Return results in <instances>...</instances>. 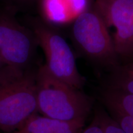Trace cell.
Segmentation results:
<instances>
[{
	"label": "cell",
	"instance_id": "1",
	"mask_svg": "<svg viewBox=\"0 0 133 133\" xmlns=\"http://www.w3.org/2000/svg\"><path fill=\"white\" fill-rule=\"evenodd\" d=\"M38 113L36 71L5 65L0 69V130L14 132Z\"/></svg>",
	"mask_w": 133,
	"mask_h": 133
},
{
	"label": "cell",
	"instance_id": "2",
	"mask_svg": "<svg viewBox=\"0 0 133 133\" xmlns=\"http://www.w3.org/2000/svg\"><path fill=\"white\" fill-rule=\"evenodd\" d=\"M38 112L69 122L85 123L91 109L90 99L79 89L53 76L44 65L36 71Z\"/></svg>",
	"mask_w": 133,
	"mask_h": 133
},
{
	"label": "cell",
	"instance_id": "3",
	"mask_svg": "<svg viewBox=\"0 0 133 133\" xmlns=\"http://www.w3.org/2000/svg\"><path fill=\"white\" fill-rule=\"evenodd\" d=\"M29 25L38 45L44 52V66L48 71L71 87L79 90L81 89L85 80L79 74L75 55L64 38L54 26L39 18H31Z\"/></svg>",
	"mask_w": 133,
	"mask_h": 133
},
{
	"label": "cell",
	"instance_id": "4",
	"mask_svg": "<svg viewBox=\"0 0 133 133\" xmlns=\"http://www.w3.org/2000/svg\"><path fill=\"white\" fill-rule=\"evenodd\" d=\"M71 36L79 51L89 59L112 69L119 65L109 27L94 8H89L75 19Z\"/></svg>",
	"mask_w": 133,
	"mask_h": 133
},
{
	"label": "cell",
	"instance_id": "5",
	"mask_svg": "<svg viewBox=\"0 0 133 133\" xmlns=\"http://www.w3.org/2000/svg\"><path fill=\"white\" fill-rule=\"evenodd\" d=\"M38 43L29 26L20 24L15 12L0 8V59L6 65L31 69Z\"/></svg>",
	"mask_w": 133,
	"mask_h": 133
},
{
	"label": "cell",
	"instance_id": "6",
	"mask_svg": "<svg viewBox=\"0 0 133 133\" xmlns=\"http://www.w3.org/2000/svg\"><path fill=\"white\" fill-rule=\"evenodd\" d=\"M94 4L109 29L115 30L112 38L118 57L133 59V0H94Z\"/></svg>",
	"mask_w": 133,
	"mask_h": 133
},
{
	"label": "cell",
	"instance_id": "7",
	"mask_svg": "<svg viewBox=\"0 0 133 133\" xmlns=\"http://www.w3.org/2000/svg\"><path fill=\"white\" fill-rule=\"evenodd\" d=\"M41 19L50 25L72 23L89 8L88 0H37Z\"/></svg>",
	"mask_w": 133,
	"mask_h": 133
},
{
	"label": "cell",
	"instance_id": "8",
	"mask_svg": "<svg viewBox=\"0 0 133 133\" xmlns=\"http://www.w3.org/2000/svg\"><path fill=\"white\" fill-rule=\"evenodd\" d=\"M84 123L69 122L35 114L12 133H81Z\"/></svg>",
	"mask_w": 133,
	"mask_h": 133
},
{
	"label": "cell",
	"instance_id": "9",
	"mask_svg": "<svg viewBox=\"0 0 133 133\" xmlns=\"http://www.w3.org/2000/svg\"><path fill=\"white\" fill-rule=\"evenodd\" d=\"M103 101L111 114L133 117V95L108 88L102 96Z\"/></svg>",
	"mask_w": 133,
	"mask_h": 133
},
{
	"label": "cell",
	"instance_id": "10",
	"mask_svg": "<svg viewBox=\"0 0 133 133\" xmlns=\"http://www.w3.org/2000/svg\"><path fill=\"white\" fill-rule=\"evenodd\" d=\"M108 88L133 95V72L119 64L113 69Z\"/></svg>",
	"mask_w": 133,
	"mask_h": 133
},
{
	"label": "cell",
	"instance_id": "11",
	"mask_svg": "<svg viewBox=\"0 0 133 133\" xmlns=\"http://www.w3.org/2000/svg\"><path fill=\"white\" fill-rule=\"evenodd\" d=\"M96 116L104 133H126L118 123L106 113L99 111L96 113Z\"/></svg>",
	"mask_w": 133,
	"mask_h": 133
},
{
	"label": "cell",
	"instance_id": "12",
	"mask_svg": "<svg viewBox=\"0 0 133 133\" xmlns=\"http://www.w3.org/2000/svg\"><path fill=\"white\" fill-rule=\"evenodd\" d=\"M112 115L126 133H133V117L118 114H112Z\"/></svg>",
	"mask_w": 133,
	"mask_h": 133
},
{
	"label": "cell",
	"instance_id": "13",
	"mask_svg": "<svg viewBox=\"0 0 133 133\" xmlns=\"http://www.w3.org/2000/svg\"><path fill=\"white\" fill-rule=\"evenodd\" d=\"M2 1L4 3L3 6L16 12L17 11L20 10L21 8L30 6L32 3L36 2L37 0H2Z\"/></svg>",
	"mask_w": 133,
	"mask_h": 133
},
{
	"label": "cell",
	"instance_id": "14",
	"mask_svg": "<svg viewBox=\"0 0 133 133\" xmlns=\"http://www.w3.org/2000/svg\"><path fill=\"white\" fill-rule=\"evenodd\" d=\"M81 133H104L97 118L95 115L91 123L83 129Z\"/></svg>",
	"mask_w": 133,
	"mask_h": 133
},
{
	"label": "cell",
	"instance_id": "15",
	"mask_svg": "<svg viewBox=\"0 0 133 133\" xmlns=\"http://www.w3.org/2000/svg\"><path fill=\"white\" fill-rule=\"evenodd\" d=\"M123 65L128 69L133 72V59L129 60V61H128L127 62Z\"/></svg>",
	"mask_w": 133,
	"mask_h": 133
},
{
	"label": "cell",
	"instance_id": "16",
	"mask_svg": "<svg viewBox=\"0 0 133 133\" xmlns=\"http://www.w3.org/2000/svg\"><path fill=\"white\" fill-rule=\"evenodd\" d=\"M5 65H6V64H5L3 62L2 60L0 59V69H1V68L3 67V66H4Z\"/></svg>",
	"mask_w": 133,
	"mask_h": 133
},
{
	"label": "cell",
	"instance_id": "17",
	"mask_svg": "<svg viewBox=\"0 0 133 133\" xmlns=\"http://www.w3.org/2000/svg\"><path fill=\"white\" fill-rule=\"evenodd\" d=\"M11 133H12V132H11Z\"/></svg>",
	"mask_w": 133,
	"mask_h": 133
}]
</instances>
